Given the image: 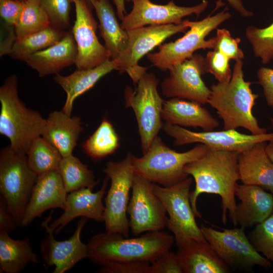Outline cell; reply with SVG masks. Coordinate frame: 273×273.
<instances>
[{
    "label": "cell",
    "mask_w": 273,
    "mask_h": 273,
    "mask_svg": "<svg viewBox=\"0 0 273 273\" xmlns=\"http://www.w3.org/2000/svg\"><path fill=\"white\" fill-rule=\"evenodd\" d=\"M159 82L154 74L146 72L135 89L127 86L124 91L125 106L132 108L137 120L143 154L164 124L161 112L164 100L158 91Z\"/></svg>",
    "instance_id": "9"
},
{
    "label": "cell",
    "mask_w": 273,
    "mask_h": 273,
    "mask_svg": "<svg viewBox=\"0 0 273 273\" xmlns=\"http://www.w3.org/2000/svg\"><path fill=\"white\" fill-rule=\"evenodd\" d=\"M184 273H227L229 266L207 242L188 239L176 242Z\"/></svg>",
    "instance_id": "21"
},
{
    "label": "cell",
    "mask_w": 273,
    "mask_h": 273,
    "mask_svg": "<svg viewBox=\"0 0 273 273\" xmlns=\"http://www.w3.org/2000/svg\"><path fill=\"white\" fill-rule=\"evenodd\" d=\"M161 118L168 123L179 126L199 127L211 131L219 125V121L201 104L172 98L164 101Z\"/></svg>",
    "instance_id": "24"
},
{
    "label": "cell",
    "mask_w": 273,
    "mask_h": 273,
    "mask_svg": "<svg viewBox=\"0 0 273 273\" xmlns=\"http://www.w3.org/2000/svg\"><path fill=\"white\" fill-rule=\"evenodd\" d=\"M119 145L118 136L112 124L104 119L82 147L90 157L100 159L114 153Z\"/></svg>",
    "instance_id": "33"
},
{
    "label": "cell",
    "mask_w": 273,
    "mask_h": 273,
    "mask_svg": "<svg viewBox=\"0 0 273 273\" xmlns=\"http://www.w3.org/2000/svg\"><path fill=\"white\" fill-rule=\"evenodd\" d=\"M245 36L252 46L254 56L259 58L262 64H267L273 60V22L262 28L248 26Z\"/></svg>",
    "instance_id": "35"
},
{
    "label": "cell",
    "mask_w": 273,
    "mask_h": 273,
    "mask_svg": "<svg viewBox=\"0 0 273 273\" xmlns=\"http://www.w3.org/2000/svg\"><path fill=\"white\" fill-rule=\"evenodd\" d=\"M153 184L135 174L127 208L129 227L135 236L145 232L162 231L166 226L167 212L154 191Z\"/></svg>",
    "instance_id": "13"
},
{
    "label": "cell",
    "mask_w": 273,
    "mask_h": 273,
    "mask_svg": "<svg viewBox=\"0 0 273 273\" xmlns=\"http://www.w3.org/2000/svg\"><path fill=\"white\" fill-rule=\"evenodd\" d=\"M67 193L57 169L38 175L26 206L21 226H28L48 209L60 208L64 210Z\"/></svg>",
    "instance_id": "20"
},
{
    "label": "cell",
    "mask_w": 273,
    "mask_h": 273,
    "mask_svg": "<svg viewBox=\"0 0 273 273\" xmlns=\"http://www.w3.org/2000/svg\"><path fill=\"white\" fill-rule=\"evenodd\" d=\"M174 237L164 231L147 232L134 238L106 231L94 235L87 243L88 258L100 265L129 261L153 263L161 254L169 251Z\"/></svg>",
    "instance_id": "2"
},
{
    "label": "cell",
    "mask_w": 273,
    "mask_h": 273,
    "mask_svg": "<svg viewBox=\"0 0 273 273\" xmlns=\"http://www.w3.org/2000/svg\"><path fill=\"white\" fill-rule=\"evenodd\" d=\"M208 149L207 146L199 143L188 151L177 152L157 136L142 157L134 156L135 174L163 187L174 185L189 177L184 171L185 166L200 158Z\"/></svg>",
    "instance_id": "5"
},
{
    "label": "cell",
    "mask_w": 273,
    "mask_h": 273,
    "mask_svg": "<svg viewBox=\"0 0 273 273\" xmlns=\"http://www.w3.org/2000/svg\"><path fill=\"white\" fill-rule=\"evenodd\" d=\"M77 48L72 32H67L56 44L35 53L24 61L40 77L57 74L75 64Z\"/></svg>",
    "instance_id": "23"
},
{
    "label": "cell",
    "mask_w": 273,
    "mask_h": 273,
    "mask_svg": "<svg viewBox=\"0 0 273 273\" xmlns=\"http://www.w3.org/2000/svg\"><path fill=\"white\" fill-rule=\"evenodd\" d=\"M99 273H152L150 263L146 261L112 262L102 265Z\"/></svg>",
    "instance_id": "40"
},
{
    "label": "cell",
    "mask_w": 273,
    "mask_h": 273,
    "mask_svg": "<svg viewBox=\"0 0 273 273\" xmlns=\"http://www.w3.org/2000/svg\"><path fill=\"white\" fill-rule=\"evenodd\" d=\"M67 33L50 25L41 30L16 37L9 54L15 59L24 61L32 54L59 42Z\"/></svg>",
    "instance_id": "30"
},
{
    "label": "cell",
    "mask_w": 273,
    "mask_h": 273,
    "mask_svg": "<svg viewBox=\"0 0 273 273\" xmlns=\"http://www.w3.org/2000/svg\"><path fill=\"white\" fill-rule=\"evenodd\" d=\"M265 151L267 156L273 163V140L269 141L265 146Z\"/></svg>",
    "instance_id": "47"
},
{
    "label": "cell",
    "mask_w": 273,
    "mask_h": 273,
    "mask_svg": "<svg viewBox=\"0 0 273 273\" xmlns=\"http://www.w3.org/2000/svg\"><path fill=\"white\" fill-rule=\"evenodd\" d=\"M225 8L214 15L211 13L198 21L189 20V30L174 41L161 44L158 51L147 55L148 59L156 67L166 71L173 65L190 58L199 49H213L214 39L206 40V37L225 21L231 18V13Z\"/></svg>",
    "instance_id": "6"
},
{
    "label": "cell",
    "mask_w": 273,
    "mask_h": 273,
    "mask_svg": "<svg viewBox=\"0 0 273 273\" xmlns=\"http://www.w3.org/2000/svg\"><path fill=\"white\" fill-rule=\"evenodd\" d=\"M17 227L5 198L0 196V231L10 233Z\"/></svg>",
    "instance_id": "44"
},
{
    "label": "cell",
    "mask_w": 273,
    "mask_h": 273,
    "mask_svg": "<svg viewBox=\"0 0 273 273\" xmlns=\"http://www.w3.org/2000/svg\"><path fill=\"white\" fill-rule=\"evenodd\" d=\"M75 7L76 18L72 33L77 48L75 65L77 69L97 67L110 59L105 46L96 34L97 23L89 4L85 0H72Z\"/></svg>",
    "instance_id": "16"
},
{
    "label": "cell",
    "mask_w": 273,
    "mask_h": 273,
    "mask_svg": "<svg viewBox=\"0 0 273 273\" xmlns=\"http://www.w3.org/2000/svg\"><path fill=\"white\" fill-rule=\"evenodd\" d=\"M162 129L174 139L175 146L198 143L216 150L236 151L241 153L258 143L273 140V132L262 134H247L236 129L195 132L181 126L165 123Z\"/></svg>",
    "instance_id": "14"
},
{
    "label": "cell",
    "mask_w": 273,
    "mask_h": 273,
    "mask_svg": "<svg viewBox=\"0 0 273 273\" xmlns=\"http://www.w3.org/2000/svg\"><path fill=\"white\" fill-rule=\"evenodd\" d=\"M235 194L241 201L237 205L236 221L244 229L262 222L273 213V195L261 187L238 185Z\"/></svg>",
    "instance_id": "22"
},
{
    "label": "cell",
    "mask_w": 273,
    "mask_h": 273,
    "mask_svg": "<svg viewBox=\"0 0 273 273\" xmlns=\"http://www.w3.org/2000/svg\"><path fill=\"white\" fill-rule=\"evenodd\" d=\"M200 229L206 240L229 267L250 270L255 265L271 266L270 261L260 255L251 244L243 228L221 232L201 225Z\"/></svg>",
    "instance_id": "12"
},
{
    "label": "cell",
    "mask_w": 273,
    "mask_h": 273,
    "mask_svg": "<svg viewBox=\"0 0 273 273\" xmlns=\"http://www.w3.org/2000/svg\"><path fill=\"white\" fill-rule=\"evenodd\" d=\"M226 1L241 16L247 18L254 15L252 12L245 7L242 0H226Z\"/></svg>",
    "instance_id": "45"
},
{
    "label": "cell",
    "mask_w": 273,
    "mask_h": 273,
    "mask_svg": "<svg viewBox=\"0 0 273 273\" xmlns=\"http://www.w3.org/2000/svg\"><path fill=\"white\" fill-rule=\"evenodd\" d=\"M243 68L242 60L236 61L231 80L211 85L207 104L222 120L224 129L243 127L252 134L266 133L252 113L258 96L251 89L252 82L245 80Z\"/></svg>",
    "instance_id": "3"
},
{
    "label": "cell",
    "mask_w": 273,
    "mask_h": 273,
    "mask_svg": "<svg viewBox=\"0 0 273 273\" xmlns=\"http://www.w3.org/2000/svg\"><path fill=\"white\" fill-rule=\"evenodd\" d=\"M17 1H19L21 2H24L26 0H17Z\"/></svg>",
    "instance_id": "50"
},
{
    "label": "cell",
    "mask_w": 273,
    "mask_h": 273,
    "mask_svg": "<svg viewBox=\"0 0 273 273\" xmlns=\"http://www.w3.org/2000/svg\"><path fill=\"white\" fill-rule=\"evenodd\" d=\"M38 262L28 238L14 240L8 233L0 231V272L18 273L28 264Z\"/></svg>",
    "instance_id": "29"
},
{
    "label": "cell",
    "mask_w": 273,
    "mask_h": 273,
    "mask_svg": "<svg viewBox=\"0 0 273 273\" xmlns=\"http://www.w3.org/2000/svg\"><path fill=\"white\" fill-rule=\"evenodd\" d=\"M88 4L89 5H91L92 6L94 2V0H85Z\"/></svg>",
    "instance_id": "48"
},
{
    "label": "cell",
    "mask_w": 273,
    "mask_h": 273,
    "mask_svg": "<svg viewBox=\"0 0 273 273\" xmlns=\"http://www.w3.org/2000/svg\"><path fill=\"white\" fill-rule=\"evenodd\" d=\"M169 71V75L161 83L164 96L201 104L208 103L210 88L201 77L205 73L203 56L194 54L190 58L172 66Z\"/></svg>",
    "instance_id": "15"
},
{
    "label": "cell",
    "mask_w": 273,
    "mask_h": 273,
    "mask_svg": "<svg viewBox=\"0 0 273 273\" xmlns=\"http://www.w3.org/2000/svg\"><path fill=\"white\" fill-rule=\"evenodd\" d=\"M17 81L12 75L0 88V133L9 139L12 150L27 155L32 141L41 135L46 119L20 100Z\"/></svg>",
    "instance_id": "4"
},
{
    "label": "cell",
    "mask_w": 273,
    "mask_h": 273,
    "mask_svg": "<svg viewBox=\"0 0 273 273\" xmlns=\"http://www.w3.org/2000/svg\"><path fill=\"white\" fill-rule=\"evenodd\" d=\"M269 120L270 121L271 125L273 128V118H269Z\"/></svg>",
    "instance_id": "49"
},
{
    "label": "cell",
    "mask_w": 273,
    "mask_h": 273,
    "mask_svg": "<svg viewBox=\"0 0 273 273\" xmlns=\"http://www.w3.org/2000/svg\"><path fill=\"white\" fill-rule=\"evenodd\" d=\"M271 194H272V195H273V192H271Z\"/></svg>",
    "instance_id": "51"
},
{
    "label": "cell",
    "mask_w": 273,
    "mask_h": 273,
    "mask_svg": "<svg viewBox=\"0 0 273 273\" xmlns=\"http://www.w3.org/2000/svg\"><path fill=\"white\" fill-rule=\"evenodd\" d=\"M83 130L81 118L71 117L62 111L50 113L41 136L54 146L62 157L72 154L80 132Z\"/></svg>",
    "instance_id": "26"
},
{
    "label": "cell",
    "mask_w": 273,
    "mask_h": 273,
    "mask_svg": "<svg viewBox=\"0 0 273 273\" xmlns=\"http://www.w3.org/2000/svg\"><path fill=\"white\" fill-rule=\"evenodd\" d=\"M192 178L188 177L169 187L153 184V189L168 214L166 227L173 233L178 242L192 239L207 242L197 225L190 202V189Z\"/></svg>",
    "instance_id": "11"
},
{
    "label": "cell",
    "mask_w": 273,
    "mask_h": 273,
    "mask_svg": "<svg viewBox=\"0 0 273 273\" xmlns=\"http://www.w3.org/2000/svg\"><path fill=\"white\" fill-rule=\"evenodd\" d=\"M40 1L51 26L61 30L68 27L72 0Z\"/></svg>",
    "instance_id": "37"
},
{
    "label": "cell",
    "mask_w": 273,
    "mask_h": 273,
    "mask_svg": "<svg viewBox=\"0 0 273 273\" xmlns=\"http://www.w3.org/2000/svg\"><path fill=\"white\" fill-rule=\"evenodd\" d=\"M108 176L104 179L101 189L96 193L92 189L83 188L70 192L66 197L64 212L49 225L52 219L53 211L41 223V226L58 234L71 221L77 217L102 222L104 221L105 206L102 199L106 193L109 180Z\"/></svg>",
    "instance_id": "18"
},
{
    "label": "cell",
    "mask_w": 273,
    "mask_h": 273,
    "mask_svg": "<svg viewBox=\"0 0 273 273\" xmlns=\"http://www.w3.org/2000/svg\"><path fill=\"white\" fill-rule=\"evenodd\" d=\"M151 267L152 273H184L176 254L170 250L159 255Z\"/></svg>",
    "instance_id": "41"
},
{
    "label": "cell",
    "mask_w": 273,
    "mask_h": 273,
    "mask_svg": "<svg viewBox=\"0 0 273 273\" xmlns=\"http://www.w3.org/2000/svg\"><path fill=\"white\" fill-rule=\"evenodd\" d=\"M126 0H113L116 8L117 14L121 20L123 19L126 15V10L125 7V2Z\"/></svg>",
    "instance_id": "46"
},
{
    "label": "cell",
    "mask_w": 273,
    "mask_h": 273,
    "mask_svg": "<svg viewBox=\"0 0 273 273\" xmlns=\"http://www.w3.org/2000/svg\"><path fill=\"white\" fill-rule=\"evenodd\" d=\"M189 28V20L178 24L152 25L127 30L128 43L125 51L117 59L120 72H126L134 84H137L146 72L148 67L138 64L139 61L159 46L168 37Z\"/></svg>",
    "instance_id": "10"
},
{
    "label": "cell",
    "mask_w": 273,
    "mask_h": 273,
    "mask_svg": "<svg viewBox=\"0 0 273 273\" xmlns=\"http://www.w3.org/2000/svg\"><path fill=\"white\" fill-rule=\"evenodd\" d=\"M92 7L99 20L100 35L105 41L110 59H116L127 47V31L118 23L109 0H94Z\"/></svg>",
    "instance_id": "28"
},
{
    "label": "cell",
    "mask_w": 273,
    "mask_h": 273,
    "mask_svg": "<svg viewBox=\"0 0 273 273\" xmlns=\"http://www.w3.org/2000/svg\"><path fill=\"white\" fill-rule=\"evenodd\" d=\"M239 152L220 151L208 148L200 158L187 164L184 171L195 181L190 192V202L196 217L202 218L197 207L199 196L203 193L219 195L221 199L222 221L226 223L227 213L233 224L236 219V191L240 180L238 158Z\"/></svg>",
    "instance_id": "1"
},
{
    "label": "cell",
    "mask_w": 273,
    "mask_h": 273,
    "mask_svg": "<svg viewBox=\"0 0 273 273\" xmlns=\"http://www.w3.org/2000/svg\"><path fill=\"white\" fill-rule=\"evenodd\" d=\"M214 42L213 49L222 53L230 60L235 61L242 60L244 54L239 48L241 39L234 38L230 32L224 28L217 29L216 35L214 37Z\"/></svg>",
    "instance_id": "39"
},
{
    "label": "cell",
    "mask_w": 273,
    "mask_h": 273,
    "mask_svg": "<svg viewBox=\"0 0 273 273\" xmlns=\"http://www.w3.org/2000/svg\"><path fill=\"white\" fill-rule=\"evenodd\" d=\"M87 218L81 217L73 235L68 239L57 241L54 232L46 229L48 236L40 245V252L44 264L55 266L53 273H64L81 260L88 258L87 244L82 242L80 234Z\"/></svg>",
    "instance_id": "19"
},
{
    "label": "cell",
    "mask_w": 273,
    "mask_h": 273,
    "mask_svg": "<svg viewBox=\"0 0 273 273\" xmlns=\"http://www.w3.org/2000/svg\"><path fill=\"white\" fill-rule=\"evenodd\" d=\"M24 8V2L17 0H0V15L9 27L19 23Z\"/></svg>",
    "instance_id": "42"
},
{
    "label": "cell",
    "mask_w": 273,
    "mask_h": 273,
    "mask_svg": "<svg viewBox=\"0 0 273 273\" xmlns=\"http://www.w3.org/2000/svg\"><path fill=\"white\" fill-rule=\"evenodd\" d=\"M133 157L128 153L121 161L108 162L103 169L111 180L105 199L106 231L119 233L125 238H128L130 229L126 214L129 191L135 176Z\"/></svg>",
    "instance_id": "8"
},
{
    "label": "cell",
    "mask_w": 273,
    "mask_h": 273,
    "mask_svg": "<svg viewBox=\"0 0 273 273\" xmlns=\"http://www.w3.org/2000/svg\"><path fill=\"white\" fill-rule=\"evenodd\" d=\"M257 76L267 105L273 108V69L261 67L258 70Z\"/></svg>",
    "instance_id": "43"
},
{
    "label": "cell",
    "mask_w": 273,
    "mask_h": 273,
    "mask_svg": "<svg viewBox=\"0 0 273 273\" xmlns=\"http://www.w3.org/2000/svg\"><path fill=\"white\" fill-rule=\"evenodd\" d=\"M27 157L29 167L38 176L58 169L62 158L59 151L41 136L32 141Z\"/></svg>",
    "instance_id": "32"
},
{
    "label": "cell",
    "mask_w": 273,
    "mask_h": 273,
    "mask_svg": "<svg viewBox=\"0 0 273 273\" xmlns=\"http://www.w3.org/2000/svg\"><path fill=\"white\" fill-rule=\"evenodd\" d=\"M57 170L67 193L83 188L93 189L99 182L88 166L72 154L62 157Z\"/></svg>",
    "instance_id": "31"
},
{
    "label": "cell",
    "mask_w": 273,
    "mask_h": 273,
    "mask_svg": "<svg viewBox=\"0 0 273 273\" xmlns=\"http://www.w3.org/2000/svg\"><path fill=\"white\" fill-rule=\"evenodd\" d=\"M249 241L258 252L273 262V213L256 225L249 235Z\"/></svg>",
    "instance_id": "36"
},
{
    "label": "cell",
    "mask_w": 273,
    "mask_h": 273,
    "mask_svg": "<svg viewBox=\"0 0 273 273\" xmlns=\"http://www.w3.org/2000/svg\"><path fill=\"white\" fill-rule=\"evenodd\" d=\"M126 1L133 4L131 11L125 15L120 24L126 31L146 25L180 24L184 17L193 14L199 17L208 5L206 0L192 7L177 6L173 1L166 5L155 4L150 0Z\"/></svg>",
    "instance_id": "17"
},
{
    "label": "cell",
    "mask_w": 273,
    "mask_h": 273,
    "mask_svg": "<svg viewBox=\"0 0 273 273\" xmlns=\"http://www.w3.org/2000/svg\"><path fill=\"white\" fill-rule=\"evenodd\" d=\"M50 25L40 0H26L18 24L15 27L16 37L41 30Z\"/></svg>",
    "instance_id": "34"
},
{
    "label": "cell",
    "mask_w": 273,
    "mask_h": 273,
    "mask_svg": "<svg viewBox=\"0 0 273 273\" xmlns=\"http://www.w3.org/2000/svg\"><path fill=\"white\" fill-rule=\"evenodd\" d=\"M38 175L29 167L27 155L9 146L0 153V192L17 226H21L25 209Z\"/></svg>",
    "instance_id": "7"
},
{
    "label": "cell",
    "mask_w": 273,
    "mask_h": 273,
    "mask_svg": "<svg viewBox=\"0 0 273 273\" xmlns=\"http://www.w3.org/2000/svg\"><path fill=\"white\" fill-rule=\"evenodd\" d=\"M118 67L117 59H110L93 68L77 69L69 75L56 74L54 81L66 93V99L62 110L71 116L75 99L93 87L101 78L114 70H117Z\"/></svg>",
    "instance_id": "27"
},
{
    "label": "cell",
    "mask_w": 273,
    "mask_h": 273,
    "mask_svg": "<svg viewBox=\"0 0 273 273\" xmlns=\"http://www.w3.org/2000/svg\"><path fill=\"white\" fill-rule=\"evenodd\" d=\"M230 59L218 51L207 53L204 57L205 73L213 75L220 83H228L232 78V71L229 64Z\"/></svg>",
    "instance_id": "38"
},
{
    "label": "cell",
    "mask_w": 273,
    "mask_h": 273,
    "mask_svg": "<svg viewBox=\"0 0 273 273\" xmlns=\"http://www.w3.org/2000/svg\"><path fill=\"white\" fill-rule=\"evenodd\" d=\"M266 142L256 144L239 153L238 158L240 180L246 185H255L273 192V163L265 151Z\"/></svg>",
    "instance_id": "25"
}]
</instances>
